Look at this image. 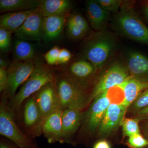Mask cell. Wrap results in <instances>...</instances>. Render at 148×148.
<instances>
[{"label": "cell", "mask_w": 148, "mask_h": 148, "mask_svg": "<svg viewBox=\"0 0 148 148\" xmlns=\"http://www.w3.org/2000/svg\"><path fill=\"white\" fill-rule=\"evenodd\" d=\"M72 57V54L69 50L66 49H60L58 56V64H63L67 63Z\"/></svg>", "instance_id": "836d02e7"}, {"label": "cell", "mask_w": 148, "mask_h": 148, "mask_svg": "<svg viewBox=\"0 0 148 148\" xmlns=\"http://www.w3.org/2000/svg\"><path fill=\"white\" fill-rule=\"evenodd\" d=\"M67 33L70 38L73 39H79L84 36L86 33L76 26L68 23Z\"/></svg>", "instance_id": "1f68e13d"}, {"label": "cell", "mask_w": 148, "mask_h": 148, "mask_svg": "<svg viewBox=\"0 0 148 148\" xmlns=\"http://www.w3.org/2000/svg\"><path fill=\"white\" fill-rule=\"evenodd\" d=\"M66 21L65 16L45 17L42 38L46 41L57 38L61 34Z\"/></svg>", "instance_id": "44dd1931"}, {"label": "cell", "mask_w": 148, "mask_h": 148, "mask_svg": "<svg viewBox=\"0 0 148 148\" xmlns=\"http://www.w3.org/2000/svg\"><path fill=\"white\" fill-rule=\"evenodd\" d=\"M115 21L117 29L122 34L148 45V28L132 9L123 6Z\"/></svg>", "instance_id": "277c9868"}, {"label": "cell", "mask_w": 148, "mask_h": 148, "mask_svg": "<svg viewBox=\"0 0 148 148\" xmlns=\"http://www.w3.org/2000/svg\"><path fill=\"white\" fill-rule=\"evenodd\" d=\"M92 148H112V147L108 141L106 139H102L96 142Z\"/></svg>", "instance_id": "d590c367"}, {"label": "cell", "mask_w": 148, "mask_h": 148, "mask_svg": "<svg viewBox=\"0 0 148 148\" xmlns=\"http://www.w3.org/2000/svg\"><path fill=\"white\" fill-rule=\"evenodd\" d=\"M145 137H146V138H147V139L148 140V135H147V136H145ZM145 148H148V145L147 146V147H146Z\"/></svg>", "instance_id": "60d3db41"}, {"label": "cell", "mask_w": 148, "mask_h": 148, "mask_svg": "<svg viewBox=\"0 0 148 148\" xmlns=\"http://www.w3.org/2000/svg\"><path fill=\"white\" fill-rule=\"evenodd\" d=\"M140 130L141 132L145 137L148 135V120L142 122Z\"/></svg>", "instance_id": "8d00e7d4"}, {"label": "cell", "mask_w": 148, "mask_h": 148, "mask_svg": "<svg viewBox=\"0 0 148 148\" xmlns=\"http://www.w3.org/2000/svg\"><path fill=\"white\" fill-rule=\"evenodd\" d=\"M54 79L50 69L44 64L36 63L34 70L30 76L12 98L10 108L12 111L18 110L25 100Z\"/></svg>", "instance_id": "3957f363"}, {"label": "cell", "mask_w": 148, "mask_h": 148, "mask_svg": "<svg viewBox=\"0 0 148 148\" xmlns=\"http://www.w3.org/2000/svg\"><path fill=\"white\" fill-rule=\"evenodd\" d=\"M97 69L89 61L75 62L64 73L86 90Z\"/></svg>", "instance_id": "5bb4252c"}, {"label": "cell", "mask_w": 148, "mask_h": 148, "mask_svg": "<svg viewBox=\"0 0 148 148\" xmlns=\"http://www.w3.org/2000/svg\"><path fill=\"white\" fill-rule=\"evenodd\" d=\"M3 99L0 107V134L8 138L18 148H37L31 138L24 135L17 126L12 111Z\"/></svg>", "instance_id": "5b68a950"}, {"label": "cell", "mask_w": 148, "mask_h": 148, "mask_svg": "<svg viewBox=\"0 0 148 148\" xmlns=\"http://www.w3.org/2000/svg\"><path fill=\"white\" fill-rule=\"evenodd\" d=\"M68 23L76 26L86 34L89 29L87 21L81 15L77 14L72 15L69 18Z\"/></svg>", "instance_id": "f1b7e54d"}, {"label": "cell", "mask_w": 148, "mask_h": 148, "mask_svg": "<svg viewBox=\"0 0 148 148\" xmlns=\"http://www.w3.org/2000/svg\"><path fill=\"white\" fill-rule=\"evenodd\" d=\"M148 88V82H143L130 76L124 82L125 99L123 106L126 114L130 105L136 100L140 93Z\"/></svg>", "instance_id": "ffe728a7"}, {"label": "cell", "mask_w": 148, "mask_h": 148, "mask_svg": "<svg viewBox=\"0 0 148 148\" xmlns=\"http://www.w3.org/2000/svg\"><path fill=\"white\" fill-rule=\"evenodd\" d=\"M14 51L16 61H29L33 60L34 57V47L30 43L24 40H16L14 43Z\"/></svg>", "instance_id": "603a6c76"}, {"label": "cell", "mask_w": 148, "mask_h": 148, "mask_svg": "<svg viewBox=\"0 0 148 148\" xmlns=\"http://www.w3.org/2000/svg\"><path fill=\"white\" fill-rule=\"evenodd\" d=\"M82 110L68 108L63 111L62 115L63 143L73 144L72 138L82 121Z\"/></svg>", "instance_id": "9a60e30c"}, {"label": "cell", "mask_w": 148, "mask_h": 148, "mask_svg": "<svg viewBox=\"0 0 148 148\" xmlns=\"http://www.w3.org/2000/svg\"><path fill=\"white\" fill-rule=\"evenodd\" d=\"M144 12L146 18L148 20V3L145 6V7L144 8Z\"/></svg>", "instance_id": "ab89813d"}, {"label": "cell", "mask_w": 148, "mask_h": 148, "mask_svg": "<svg viewBox=\"0 0 148 148\" xmlns=\"http://www.w3.org/2000/svg\"><path fill=\"white\" fill-rule=\"evenodd\" d=\"M86 12L92 29L98 32L103 30L110 18V12L104 9L96 1L87 2Z\"/></svg>", "instance_id": "e0dca14e"}, {"label": "cell", "mask_w": 148, "mask_h": 148, "mask_svg": "<svg viewBox=\"0 0 148 148\" xmlns=\"http://www.w3.org/2000/svg\"><path fill=\"white\" fill-rule=\"evenodd\" d=\"M127 69L119 64H113L107 69L96 83L89 95L88 104L111 88L121 84L130 76Z\"/></svg>", "instance_id": "8992f818"}, {"label": "cell", "mask_w": 148, "mask_h": 148, "mask_svg": "<svg viewBox=\"0 0 148 148\" xmlns=\"http://www.w3.org/2000/svg\"><path fill=\"white\" fill-rule=\"evenodd\" d=\"M110 104L106 91L101 93L92 101L86 112L83 114L82 121L85 130L93 134L99 129L106 111Z\"/></svg>", "instance_id": "ba28073f"}, {"label": "cell", "mask_w": 148, "mask_h": 148, "mask_svg": "<svg viewBox=\"0 0 148 148\" xmlns=\"http://www.w3.org/2000/svg\"><path fill=\"white\" fill-rule=\"evenodd\" d=\"M45 17L39 9L27 18L21 27L14 32L18 39L40 41L43 35Z\"/></svg>", "instance_id": "30bf717a"}, {"label": "cell", "mask_w": 148, "mask_h": 148, "mask_svg": "<svg viewBox=\"0 0 148 148\" xmlns=\"http://www.w3.org/2000/svg\"><path fill=\"white\" fill-rule=\"evenodd\" d=\"M60 49L58 47H54L45 55V58L48 64L50 65H54L58 64V56Z\"/></svg>", "instance_id": "4dcf8cb0"}, {"label": "cell", "mask_w": 148, "mask_h": 148, "mask_svg": "<svg viewBox=\"0 0 148 148\" xmlns=\"http://www.w3.org/2000/svg\"><path fill=\"white\" fill-rule=\"evenodd\" d=\"M27 100L24 108V123L30 138H35L42 133L43 121L34 95Z\"/></svg>", "instance_id": "7c38bea8"}, {"label": "cell", "mask_w": 148, "mask_h": 148, "mask_svg": "<svg viewBox=\"0 0 148 148\" xmlns=\"http://www.w3.org/2000/svg\"><path fill=\"white\" fill-rule=\"evenodd\" d=\"M140 122L139 119L135 117L125 118L121 124L123 137L129 138L135 134L142 133L139 125Z\"/></svg>", "instance_id": "cb8c5ba5"}, {"label": "cell", "mask_w": 148, "mask_h": 148, "mask_svg": "<svg viewBox=\"0 0 148 148\" xmlns=\"http://www.w3.org/2000/svg\"><path fill=\"white\" fill-rule=\"evenodd\" d=\"M84 48L85 58L97 70L104 66L116 46L113 36L104 30L99 31L86 41Z\"/></svg>", "instance_id": "6da1fadb"}, {"label": "cell", "mask_w": 148, "mask_h": 148, "mask_svg": "<svg viewBox=\"0 0 148 148\" xmlns=\"http://www.w3.org/2000/svg\"><path fill=\"white\" fill-rule=\"evenodd\" d=\"M126 66L130 75L140 81L148 82V57L138 51H130Z\"/></svg>", "instance_id": "4fadbf2b"}, {"label": "cell", "mask_w": 148, "mask_h": 148, "mask_svg": "<svg viewBox=\"0 0 148 148\" xmlns=\"http://www.w3.org/2000/svg\"><path fill=\"white\" fill-rule=\"evenodd\" d=\"M106 91V95L110 104L123 105L125 99L124 82L121 84L111 88Z\"/></svg>", "instance_id": "d4e9b609"}, {"label": "cell", "mask_w": 148, "mask_h": 148, "mask_svg": "<svg viewBox=\"0 0 148 148\" xmlns=\"http://www.w3.org/2000/svg\"><path fill=\"white\" fill-rule=\"evenodd\" d=\"M8 81L7 69L0 68V92L5 91Z\"/></svg>", "instance_id": "d6a6232c"}, {"label": "cell", "mask_w": 148, "mask_h": 148, "mask_svg": "<svg viewBox=\"0 0 148 148\" xmlns=\"http://www.w3.org/2000/svg\"><path fill=\"white\" fill-rule=\"evenodd\" d=\"M33 60L14 61L7 69L8 81L5 92L11 98L16 94L18 87L26 82L34 70Z\"/></svg>", "instance_id": "52a82bcc"}, {"label": "cell", "mask_w": 148, "mask_h": 148, "mask_svg": "<svg viewBox=\"0 0 148 148\" xmlns=\"http://www.w3.org/2000/svg\"><path fill=\"white\" fill-rule=\"evenodd\" d=\"M38 0H1L0 12L7 13L36 9L39 7Z\"/></svg>", "instance_id": "7402d4cb"}, {"label": "cell", "mask_w": 148, "mask_h": 148, "mask_svg": "<svg viewBox=\"0 0 148 148\" xmlns=\"http://www.w3.org/2000/svg\"><path fill=\"white\" fill-rule=\"evenodd\" d=\"M125 115L123 105L110 104L98 130L99 136L106 138L113 133L121 125Z\"/></svg>", "instance_id": "8fae6325"}, {"label": "cell", "mask_w": 148, "mask_h": 148, "mask_svg": "<svg viewBox=\"0 0 148 148\" xmlns=\"http://www.w3.org/2000/svg\"><path fill=\"white\" fill-rule=\"evenodd\" d=\"M68 0L40 1L39 10L45 17L51 16H65L71 8Z\"/></svg>", "instance_id": "d6986e66"}, {"label": "cell", "mask_w": 148, "mask_h": 148, "mask_svg": "<svg viewBox=\"0 0 148 148\" xmlns=\"http://www.w3.org/2000/svg\"><path fill=\"white\" fill-rule=\"evenodd\" d=\"M63 110H59L48 117L44 121L42 133L50 144L63 143L62 115Z\"/></svg>", "instance_id": "2e32d148"}, {"label": "cell", "mask_w": 148, "mask_h": 148, "mask_svg": "<svg viewBox=\"0 0 148 148\" xmlns=\"http://www.w3.org/2000/svg\"><path fill=\"white\" fill-rule=\"evenodd\" d=\"M148 106V88L140 93L138 98L130 106L127 112L134 115Z\"/></svg>", "instance_id": "484cf974"}, {"label": "cell", "mask_w": 148, "mask_h": 148, "mask_svg": "<svg viewBox=\"0 0 148 148\" xmlns=\"http://www.w3.org/2000/svg\"><path fill=\"white\" fill-rule=\"evenodd\" d=\"M0 148H18L15 145H12L8 142L1 140L0 143Z\"/></svg>", "instance_id": "74e56055"}, {"label": "cell", "mask_w": 148, "mask_h": 148, "mask_svg": "<svg viewBox=\"0 0 148 148\" xmlns=\"http://www.w3.org/2000/svg\"><path fill=\"white\" fill-rule=\"evenodd\" d=\"M12 33L0 27V49L2 51L7 52L10 49Z\"/></svg>", "instance_id": "83f0119b"}, {"label": "cell", "mask_w": 148, "mask_h": 148, "mask_svg": "<svg viewBox=\"0 0 148 148\" xmlns=\"http://www.w3.org/2000/svg\"><path fill=\"white\" fill-rule=\"evenodd\" d=\"M33 95L39 109L43 122L51 114L61 110L55 78L47 84Z\"/></svg>", "instance_id": "9c48e42d"}, {"label": "cell", "mask_w": 148, "mask_h": 148, "mask_svg": "<svg viewBox=\"0 0 148 148\" xmlns=\"http://www.w3.org/2000/svg\"><path fill=\"white\" fill-rule=\"evenodd\" d=\"M96 1L104 9L109 12L117 11L122 5V2L119 0H97Z\"/></svg>", "instance_id": "f546056e"}, {"label": "cell", "mask_w": 148, "mask_h": 148, "mask_svg": "<svg viewBox=\"0 0 148 148\" xmlns=\"http://www.w3.org/2000/svg\"><path fill=\"white\" fill-rule=\"evenodd\" d=\"M8 67L6 61L3 58H0V68H4L6 69Z\"/></svg>", "instance_id": "f35d334b"}, {"label": "cell", "mask_w": 148, "mask_h": 148, "mask_svg": "<svg viewBox=\"0 0 148 148\" xmlns=\"http://www.w3.org/2000/svg\"><path fill=\"white\" fill-rule=\"evenodd\" d=\"M38 9V8L3 14L0 17V27L12 33H14L21 27L27 18Z\"/></svg>", "instance_id": "ac0fdd59"}, {"label": "cell", "mask_w": 148, "mask_h": 148, "mask_svg": "<svg viewBox=\"0 0 148 148\" xmlns=\"http://www.w3.org/2000/svg\"><path fill=\"white\" fill-rule=\"evenodd\" d=\"M126 145L129 148H145L148 145V140L142 133H138L129 137Z\"/></svg>", "instance_id": "4316f807"}, {"label": "cell", "mask_w": 148, "mask_h": 148, "mask_svg": "<svg viewBox=\"0 0 148 148\" xmlns=\"http://www.w3.org/2000/svg\"><path fill=\"white\" fill-rule=\"evenodd\" d=\"M60 109L75 108L82 110L88 105L89 95L86 91L63 73L55 78Z\"/></svg>", "instance_id": "7a4b0ae2"}, {"label": "cell", "mask_w": 148, "mask_h": 148, "mask_svg": "<svg viewBox=\"0 0 148 148\" xmlns=\"http://www.w3.org/2000/svg\"><path fill=\"white\" fill-rule=\"evenodd\" d=\"M133 117L138 119L140 122L148 120V106L133 115Z\"/></svg>", "instance_id": "e575fe53"}]
</instances>
